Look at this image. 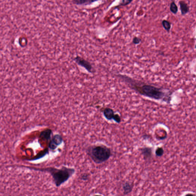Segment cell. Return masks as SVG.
I'll return each mask as SVG.
<instances>
[{"mask_svg": "<svg viewBox=\"0 0 196 196\" xmlns=\"http://www.w3.org/2000/svg\"><path fill=\"white\" fill-rule=\"evenodd\" d=\"M118 75L127 83L130 88L140 95L155 100H161L167 104H170L173 94L172 92L168 90L166 91L162 88H158L134 79L126 75Z\"/></svg>", "mask_w": 196, "mask_h": 196, "instance_id": "1", "label": "cell"}, {"mask_svg": "<svg viewBox=\"0 0 196 196\" xmlns=\"http://www.w3.org/2000/svg\"><path fill=\"white\" fill-rule=\"evenodd\" d=\"M40 170L49 173L52 177L54 183L57 187L67 181L76 172L75 168L64 166L60 168L49 167L43 168Z\"/></svg>", "mask_w": 196, "mask_h": 196, "instance_id": "2", "label": "cell"}, {"mask_svg": "<svg viewBox=\"0 0 196 196\" xmlns=\"http://www.w3.org/2000/svg\"><path fill=\"white\" fill-rule=\"evenodd\" d=\"M86 152L92 161L98 164L108 161L112 156L111 149L102 144L89 146L87 149Z\"/></svg>", "mask_w": 196, "mask_h": 196, "instance_id": "3", "label": "cell"}, {"mask_svg": "<svg viewBox=\"0 0 196 196\" xmlns=\"http://www.w3.org/2000/svg\"><path fill=\"white\" fill-rule=\"evenodd\" d=\"M74 60L78 65L84 68L89 73H94L95 72V70L90 62L84 58L77 56L74 58Z\"/></svg>", "mask_w": 196, "mask_h": 196, "instance_id": "4", "label": "cell"}, {"mask_svg": "<svg viewBox=\"0 0 196 196\" xmlns=\"http://www.w3.org/2000/svg\"><path fill=\"white\" fill-rule=\"evenodd\" d=\"M63 142V139L61 135L59 134L55 135L50 140L49 148L51 150H55L58 146L62 144Z\"/></svg>", "mask_w": 196, "mask_h": 196, "instance_id": "5", "label": "cell"}, {"mask_svg": "<svg viewBox=\"0 0 196 196\" xmlns=\"http://www.w3.org/2000/svg\"><path fill=\"white\" fill-rule=\"evenodd\" d=\"M143 158L148 161L151 159L153 156V148L149 147H144L141 148L140 150Z\"/></svg>", "mask_w": 196, "mask_h": 196, "instance_id": "6", "label": "cell"}, {"mask_svg": "<svg viewBox=\"0 0 196 196\" xmlns=\"http://www.w3.org/2000/svg\"><path fill=\"white\" fill-rule=\"evenodd\" d=\"M103 113L105 118L109 121L113 119L115 115L114 110L109 107H106L104 108L103 110Z\"/></svg>", "mask_w": 196, "mask_h": 196, "instance_id": "7", "label": "cell"}, {"mask_svg": "<svg viewBox=\"0 0 196 196\" xmlns=\"http://www.w3.org/2000/svg\"><path fill=\"white\" fill-rule=\"evenodd\" d=\"M134 184L133 183L126 181L123 184L124 195H127L131 193L133 190Z\"/></svg>", "mask_w": 196, "mask_h": 196, "instance_id": "8", "label": "cell"}, {"mask_svg": "<svg viewBox=\"0 0 196 196\" xmlns=\"http://www.w3.org/2000/svg\"><path fill=\"white\" fill-rule=\"evenodd\" d=\"M52 132L50 129H46L41 131L40 134V138L44 140H50L51 138Z\"/></svg>", "mask_w": 196, "mask_h": 196, "instance_id": "9", "label": "cell"}, {"mask_svg": "<svg viewBox=\"0 0 196 196\" xmlns=\"http://www.w3.org/2000/svg\"><path fill=\"white\" fill-rule=\"evenodd\" d=\"M179 4L182 15H186L189 12V7L184 1H180L179 2Z\"/></svg>", "mask_w": 196, "mask_h": 196, "instance_id": "10", "label": "cell"}, {"mask_svg": "<svg viewBox=\"0 0 196 196\" xmlns=\"http://www.w3.org/2000/svg\"><path fill=\"white\" fill-rule=\"evenodd\" d=\"M74 3L77 5H88L99 0H72Z\"/></svg>", "mask_w": 196, "mask_h": 196, "instance_id": "11", "label": "cell"}, {"mask_svg": "<svg viewBox=\"0 0 196 196\" xmlns=\"http://www.w3.org/2000/svg\"><path fill=\"white\" fill-rule=\"evenodd\" d=\"M162 25L164 29L167 32H169L171 28V24L168 20H164L162 21Z\"/></svg>", "mask_w": 196, "mask_h": 196, "instance_id": "12", "label": "cell"}, {"mask_svg": "<svg viewBox=\"0 0 196 196\" xmlns=\"http://www.w3.org/2000/svg\"><path fill=\"white\" fill-rule=\"evenodd\" d=\"M170 10L172 13L174 14H176L178 12V8L174 1H173L170 3Z\"/></svg>", "mask_w": 196, "mask_h": 196, "instance_id": "13", "label": "cell"}, {"mask_svg": "<svg viewBox=\"0 0 196 196\" xmlns=\"http://www.w3.org/2000/svg\"><path fill=\"white\" fill-rule=\"evenodd\" d=\"M164 151L162 147H157L155 150V153L157 157H162L164 154Z\"/></svg>", "mask_w": 196, "mask_h": 196, "instance_id": "14", "label": "cell"}, {"mask_svg": "<svg viewBox=\"0 0 196 196\" xmlns=\"http://www.w3.org/2000/svg\"><path fill=\"white\" fill-rule=\"evenodd\" d=\"M133 1V0H121L119 3V6H126L130 4Z\"/></svg>", "mask_w": 196, "mask_h": 196, "instance_id": "15", "label": "cell"}, {"mask_svg": "<svg viewBox=\"0 0 196 196\" xmlns=\"http://www.w3.org/2000/svg\"><path fill=\"white\" fill-rule=\"evenodd\" d=\"M113 120L117 124H119L121 122V118L118 114H115Z\"/></svg>", "mask_w": 196, "mask_h": 196, "instance_id": "16", "label": "cell"}, {"mask_svg": "<svg viewBox=\"0 0 196 196\" xmlns=\"http://www.w3.org/2000/svg\"><path fill=\"white\" fill-rule=\"evenodd\" d=\"M141 40L140 38L137 37H135L133 39V43L135 45H138L141 43Z\"/></svg>", "mask_w": 196, "mask_h": 196, "instance_id": "17", "label": "cell"}, {"mask_svg": "<svg viewBox=\"0 0 196 196\" xmlns=\"http://www.w3.org/2000/svg\"><path fill=\"white\" fill-rule=\"evenodd\" d=\"M81 178L82 180L86 181V180H88V178H89V175H88L87 174H82V175H81Z\"/></svg>", "mask_w": 196, "mask_h": 196, "instance_id": "18", "label": "cell"}]
</instances>
